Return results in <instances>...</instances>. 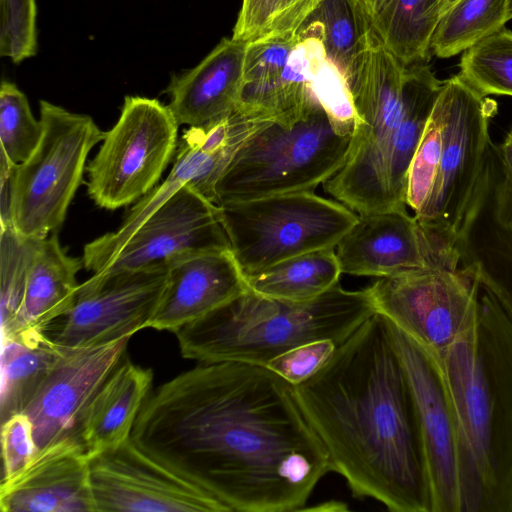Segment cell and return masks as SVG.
<instances>
[{
	"label": "cell",
	"instance_id": "cell-42",
	"mask_svg": "<svg viewBox=\"0 0 512 512\" xmlns=\"http://www.w3.org/2000/svg\"><path fill=\"white\" fill-rule=\"evenodd\" d=\"M371 18L377 14L390 0H361Z\"/></svg>",
	"mask_w": 512,
	"mask_h": 512
},
{
	"label": "cell",
	"instance_id": "cell-5",
	"mask_svg": "<svg viewBox=\"0 0 512 512\" xmlns=\"http://www.w3.org/2000/svg\"><path fill=\"white\" fill-rule=\"evenodd\" d=\"M376 312L368 288L339 284L306 302H287L247 291L175 333L181 355L198 362L266 366L279 354L315 340L340 345Z\"/></svg>",
	"mask_w": 512,
	"mask_h": 512
},
{
	"label": "cell",
	"instance_id": "cell-16",
	"mask_svg": "<svg viewBox=\"0 0 512 512\" xmlns=\"http://www.w3.org/2000/svg\"><path fill=\"white\" fill-rule=\"evenodd\" d=\"M131 337L89 347L59 346L58 358L22 412L32 425L36 455L65 440L80 442L84 414L125 356Z\"/></svg>",
	"mask_w": 512,
	"mask_h": 512
},
{
	"label": "cell",
	"instance_id": "cell-23",
	"mask_svg": "<svg viewBox=\"0 0 512 512\" xmlns=\"http://www.w3.org/2000/svg\"><path fill=\"white\" fill-rule=\"evenodd\" d=\"M242 147L226 143L214 127H189L178 141L174 164L166 179L131 208L114 232L117 235L130 232L186 185L215 203L216 184Z\"/></svg>",
	"mask_w": 512,
	"mask_h": 512
},
{
	"label": "cell",
	"instance_id": "cell-36",
	"mask_svg": "<svg viewBox=\"0 0 512 512\" xmlns=\"http://www.w3.org/2000/svg\"><path fill=\"white\" fill-rule=\"evenodd\" d=\"M311 88L340 131L353 135L356 114L350 87L341 70L327 56H324L316 67Z\"/></svg>",
	"mask_w": 512,
	"mask_h": 512
},
{
	"label": "cell",
	"instance_id": "cell-7",
	"mask_svg": "<svg viewBox=\"0 0 512 512\" xmlns=\"http://www.w3.org/2000/svg\"><path fill=\"white\" fill-rule=\"evenodd\" d=\"M42 137L28 159L14 166L10 216L17 233L42 239L62 227L82 182L88 154L105 132L94 120L41 100Z\"/></svg>",
	"mask_w": 512,
	"mask_h": 512
},
{
	"label": "cell",
	"instance_id": "cell-1",
	"mask_svg": "<svg viewBox=\"0 0 512 512\" xmlns=\"http://www.w3.org/2000/svg\"><path fill=\"white\" fill-rule=\"evenodd\" d=\"M130 439L228 511L304 510L331 471L292 385L262 365L199 362L149 393Z\"/></svg>",
	"mask_w": 512,
	"mask_h": 512
},
{
	"label": "cell",
	"instance_id": "cell-41",
	"mask_svg": "<svg viewBox=\"0 0 512 512\" xmlns=\"http://www.w3.org/2000/svg\"><path fill=\"white\" fill-rule=\"evenodd\" d=\"M497 146L502 166L501 186L503 191L512 198V129Z\"/></svg>",
	"mask_w": 512,
	"mask_h": 512
},
{
	"label": "cell",
	"instance_id": "cell-9",
	"mask_svg": "<svg viewBox=\"0 0 512 512\" xmlns=\"http://www.w3.org/2000/svg\"><path fill=\"white\" fill-rule=\"evenodd\" d=\"M436 105L443 121L438 173L426 207L415 217L430 237L457 249L491 142L489 123L497 103L457 74L443 81Z\"/></svg>",
	"mask_w": 512,
	"mask_h": 512
},
{
	"label": "cell",
	"instance_id": "cell-32",
	"mask_svg": "<svg viewBox=\"0 0 512 512\" xmlns=\"http://www.w3.org/2000/svg\"><path fill=\"white\" fill-rule=\"evenodd\" d=\"M43 125L31 112L27 97L13 83L0 87L1 156L16 166L34 152L42 137Z\"/></svg>",
	"mask_w": 512,
	"mask_h": 512
},
{
	"label": "cell",
	"instance_id": "cell-33",
	"mask_svg": "<svg viewBox=\"0 0 512 512\" xmlns=\"http://www.w3.org/2000/svg\"><path fill=\"white\" fill-rule=\"evenodd\" d=\"M1 330L14 319L25 290L27 272L36 240L11 227L1 228Z\"/></svg>",
	"mask_w": 512,
	"mask_h": 512
},
{
	"label": "cell",
	"instance_id": "cell-24",
	"mask_svg": "<svg viewBox=\"0 0 512 512\" xmlns=\"http://www.w3.org/2000/svg\"><path fill=\"white\" fill-rule=\"evenodd\" d=\"M153 371L123 357L89 404L79 439L89 457L130 439L137 415L150 393Z\"/></svg>",
	"mask_w": 512,
	"mask_h": 512
},
{
	"label": "cell",
	"instance_id": "cell-25",
	"mask_svg": "<svg viewBox=\"0 0 512 512\" xmlns=\"http://www.w3.org/2000/svg\"><path fill=\"white\" fill-rule=\"evenodd\" d=\"M341 274L335 249H327L288 258L244 275L248 290L257 295L306 302L339 284Z\"/></svg>",
	"mask_w": 512,
	"mask_h": 512
},
{
	"label": "cell",
	"instance_id": "cell-20",
	"mask_svg": "<svg viewBox=\"0 0 512 512\" xmlns=\"http://www.w3.org/2000/svg\"><path fill=\"white\" fill-rule=\"evenodd\" d=\"M247 291L245 275L231 249L184 257L169 266L147 328L176 332Z\"/></svg>",
	"mask_w": 512,
	"mask_h": 512
},
{
	"label": "cell",
	"instance_id": "cell-37",
	"mask_svg": "<svg viewBox=\"0 0 512 512\" xmlns=\"http://www.w3.org/2000/svg\"><path fill=\"white\" fill-rule=\"evenodd\" d=\"M338 344L331 339L293 347L270 360L266 367L292 386L313 376L334 354Z\"/></svg>",
	"mask_w": 512,
	"mask_h": 512
},
{
	"label": "cell",
	"instance_id": "cell-2",
	"mask_svg": "<svg viewBox=\"0 0 512 512\" xmlns=\"http://www.w3.org/2000/svg\"><path fill=\"white\" fill-rule=\"evenodd\" d=\"M331 471L391 512H432L420 426L386 319L367 318L309 379L292 386Z\"/></svg>",
	"mask_w": 512,
	"mask_h": 512
},
{
	"label": "cell",
	"instance_id": "cell-12",
	"mask_svg": "<svg viewBox=\"0 0 512 512\" xmlns=\"http://www.w3.org/2000/svg\"><path fill=\"white\" fill-rule=\"evenodd\" d=\"M368 290L376 312L441 358L475 321L481 288L459 266L378 278Z\"/></svg>",
	"mask_w": 512,
	"mask_h": 512
},
{
	"label": "cell",
	"instance_id": "cell-8",
	"mask_svg": "<svg viewBox=\"0 0 512 512\" xmlns=\"http://www.w3.org/2000/svg\"><path fill=\"white\" fill-rule=\"evenodd\" d=\"M219 206L231 251L244 274L305 253L335 249L358 214L315 192H294Z\"/></svg>",
	"mask_w": 512,
	"mask_h": 512
},
{
	"label": "cell",
	"instance_id": "cell-30",
	"mask_svg": "<svg viewBox=\"0 0 512 512\" xmlns=\"http://www.w3.org/2000/svg\"><path fill=\"white\" fill-rule=\"evenodd\" d=\"M509 0H457L440 16L430 51L451 58L499 31L509 20Z\"/></svg>",
	"mask_w": 512,
	"mask_h": 512
},
{
	"label": "cell",
	"instance_id": "cell-31",
	"mask_svg": "<svg viewBox=\"0 0 512 512\" xmlns=\"http://www.w3.org/2000/svg\"><path fill=\"white\" fill-rule=\"evenodd\" d=\"M459 76L483 96H512V31L502 28L463 52Z\"/></svg>",
	"mask_w": 512,
	"mask_h": 512
},
{
	"label": "cell",
	"instance_id": "cell-26",
	"mask_svg": "<svg viewBox=\"0 0 512 512\" xmlns=\"http://www.w3.org/2000/svg\"><path fill=\"white\" fill-rule=\"evenodd\" d=\"M371 27V16L361 0H322L297 34L319 38L327 58L348 79Z\"/></svg>",
	"mask_w": 512,
	"mask_h": 512
},
{
	"label": "cell",
	"instance_id": "cell-43",
	"mask_svg": "<svg viewBox=\"0 0 512 512\" xmlns=\"http://www.w3.org/2000/svg\"><path fill=\"white\" fill-rule=\"evenodd\" d=\"M457 0H444V5H443V12L445 10H447L452 4H454ZM442 12V13H443ZM442 15V14H441Z\"/></svg>",
	"mask_w": 512,
	"mask_h": 512
},
{
	"label": "cell",
	"instance_id": "cell-10",
	"mask_svg": "<svg viewBox=\"0 0 512 512\" xmlns=\"http://www.w3.org/2000/svg\"><path fill=\"white\" fill-rule=\"evenodd\" d=\"M226 249L219 206L186 185L130 232L87 243L82 261L93 273L168 269L184 257Z\"/></svg>",
	"mask_w": 512,
	"mask_h": 512
},
{
	"label": "cell",
	"instance_id": "cell-3",
	"mask_svg": "<svg viewBox=\"0 0 512 512\" xmlns=\"http://www.w3.org/2000/svg\"><path fill=\"white\" fill-rule=\"evenodd\" d=\"M347 81L356 125L323 189L357 214L407 208L408 171L443 82L426 63L405 65L373 25Z\"/></svg>",
	"mask_w": 512,
	"mask_h": 512
},
{
	"label": "cell",
	"instance_id": "cell-11",
	"mask_svg": "<svg viewBox=\"0 0 512 512\" xmlns=\"http://www.w3.org/2000/svg\"><path fill=\"white\" fill-rule=\"evenodd\" d=\"M178 128L168 105L126 96L120 117L105 132L86 167L87 191L101 208L128 206L155 188L178 146Z\"/></svg>",
	"mask_w": 512,
	"mask_h": 512
},
{
	"label": "cell",
	"instance_id": "cell-13",
	"mask_svg": "<svg viewBox=\"0 0 512 512\" xmlns=\"http://www.w3.org/2000/svg\"><path fill=\"white\" fill-rule=\"evenodd\" d=\"M168 269L93 273L79 284L72 308L46 331L60 347L80 348L133 336L147 328Z\"/></svg>",
	"mask_w": 512,
	"mask_h": 512
},
{
	"label": "cell",
	"instance_id": "cell-15",
	"mask_svg": "<svg viewBox=\"0 0 512 512\" xmlns=\"http://www.w3.org/2000/svg\"><path fill=\"white\" fill-rule=\"evenodd\" d=\"M96 512H228L208 493L158 463L131 439L89 457Z\"/></svg>",
	"mask_w": 512,
	"mask_h": 512
},
{
	"label": "cell",
	"instance_id": "cell-39",
	"mask_svg": "<svg viewBox=\"0 0 512 512\" xmlns=\"http://www.w3.org/2000/svg\"><path fill=\"white\" fill-rule=\"evenodd\" d=\"M291 0H242L232 38L250 42L266 34Z\"/></svg>",
	"mask_w": 512,
	"mask_h": 512
},
{
	"label": "cell",
	"instance_id": "cell-27",
	"mask_svg": "<svg viewBox=\"0 0 512 512\" xmlns=\"http://www.w3.org/2000/svg\"><path fill=\"white\" fill-rule=\"evenodd\" d=\"M444 0H390L372 19L384 43L405 65L426 63Z\"/></svg>",
	"mask_w": 512,
	"mask_h": 512
},
{
	"label": "cell",
	"instance_id": "cell-6",
	"mask_svg": "<svg viewBox=\"0 0 512 512\" xmlns=\"http://www.w3.org/2000/svg\"><path fill=\"white\" fill-rule=\"evenodd\" d=\"M351 140L316 98L294 124L273 122L243 145L216 184L215 203L315 192L344 165Z\"/></svg>",
	"mask_w": 512,
	"mask_h": 512
},
{
	"label": "cell",
	"instance_id": "cell-38",
	"mask_svg": "<svg viewBox=\"0 0 512 512\" xmlns=\"http://www.w3.org/2000/svg\"><path fill=\"white\" fill-rule=\"evenodd\" d=\"M1 447V480L14 477L32 462L36 446L31 422L24 413L14 414L1 423Z\"/></svg>",
	"mask_w": 512,
	"mask_h": 512
},
{
	"label": "cell",
	"instance_id": "cell-17",
	"mask_svg": "<svg viewBox=\"0 0 512 512\" xmlns=\"http://www.w3.org/2000/svg\"><path fill=\"white\" fill-rule=\"evenodd\" d=\"M342 273L388 277L409 270L458 268L460 256L423 229L407 208L358 214L335 247Z\"/></svg>",
	"mask_w": 512,
	"mask_h": 512
},
{
	"label": "cell",
	"instance_id": "cell-29",
	"mask_svg": "<svg viewBox=\"0 0 512 512\" xmlns=\"http://www.w3.org/2000/svg\"><path fill=\"white\" fill-rule=\"evenodd\" d=\"M59 354L60 347L49 337L33 345L1 340V423L23 412Z\"/></svg>",
	"mask_w": 512,
	"mask_h": 512
},
{
	"label": "cell",
	"instance_id": "cell-35",
	"mask_svg": "<svg viewBox=\"0 0 512 512\" xmlns=\"http://www.w3.org/2000/svg\"><path fill=\"white\" fill-rule=\"evenodd\" d=\"M36 0H0V55L14 63L35 55Z\"/></svg>",
	"mask_w": 512,
	"mask_h": 512
},
{
	"label": "cell",
	"instance_id": "cell-34",
	"mask_svg": "<svg viewBox=\"0 0 512 512\" xmlns=\"http://www.w3.org/2000/svg\"><path fill=\"white\" fill-rule=\"evenodd\" d=\"M442 131V116L435 102L408 171L406 204L413 210L414 216L422 213L434 188L442 148Z\"/></svg>",
	"mask_w": 512,
	"mask_h": 512
},
{
	"label": "cell",
	"instance_id": "cell-28",
	"mask_svg": "<svg viewBox=\"0 0 512 512\" xmlns=\"http://www.w3.org/2000/svg\"><path fill=\"white\" fill-rule=\"evenodd\" d=\"M299 41L298 34L268 32L247 42L238 111L271 120L274 96Z\"/></svg>",
	"mask_w": 512,
	"mask_h": 512
},
{
	"label": "cell",
	"instance_id": "cell-22",
	"mask_svg": "<svg viewBox=\"0 0 512 512\" xmlns=\"http://www.w3.org/2000/svg\"><path fill=\"white\" fill-rule=\"evenodd\" d=\"M82 267V258L69 256L57 233L37 239L20 307L1 330V340L29 345L45 340L48 328L74 305L79 289L76 275Z\"/></svg>",
	"mask_w": 512,
	"mask_h": 512
},
{
	"label": "cell",
	"instance_id": "cell-21",
	"mask_svg": "<svg viewBox=\"0 0 512 512\" xmlns=\"http://www.w3.org/2000/svg\"><path fill=\"white\" fill-rule=\"evenodd\" d=\"M247 42L224 38L194 68L172 78L166 92L177 123L209 128L238 109Z\"/></svg>",
	"mask_w": 512,
	"mask_h": 512
},
{
	"label": "cell",
	"instance_id": "cell-14",
	"mask_svg": "<svg viewBox=\"0 0 512 512\" xmlns=\"http://www.w3.org/2000/svg\"><path fill=\"white\" fill-rule=\"evenodd\" d=\"M386 322L415 402L431 486L432 512H461L457 426L441 361L398 326L388 319Z\"/></svg>",
	"mask_w": 512,
	"mask_h": 512
},
{
	"label": "cell",
	"instance_id": "cell-4",
	"mask_svg": "<svg viewBox=\"0 0 512 512\" xmlns=\"http://www.w3.org/2000/svg\"><path fill=\"white\" fill-rule=\"evenodd\" d=\"M439 359L457 426L461 512H512V323L488 292Z\"/></svg>",
	"mask_w": 512,
	"mask_h": 512
},
{
	"label": "cell",
	"instance_id": "cell-19",
	"mask_svg": "<svg viewBox=\"0 0 512 512\" xmlns=\"http://www.w3.org/2000/svg\"><path fill=\"white\" fill-rule=\"evenodd\" d=\"M2 512H96L89 456L65 440L34 457L19 474L1 480Z\"/></svg>",
	"mask_w": 512,
	"mask_h": 512
},
{
	"label": "cell",
	"instance_id": "cell-44",
	"mask_svg": "<svg viewBox=\"0 0 512 512\" xmlns=\"http://www.w3.org/2000/svg\"><path fill=\"white\" fill-rule=\"evenodd\" d=\"M508 18H512V0H509V7H508Z\"/></svg>",
	"mask_w": 512,
	"mask_h": 512
},
{
	"label": "cell",
	"instance_id": "cell-18",
	"mask_svg": "<svg viewBox=\"0 0 512 512\" xmlns=\"http://www.w3.org/2000/svg\"><path fill=\"white\" fill-rule=\"evenodd\" d=\"M459 266L499 304L512 323V199L500 189V165L483 166L457 240Z\"/></svg>",
	"mask_w": 512,
	"mask_h": 512
},
{
	"label": "cell",
	"instance_id": "cell-40",
	"mask_svg": "<svg viewBox=\"0 0 512 512\" xmlns=\"http://www.w3.org/2000/svg\"><path fill=\"white\" fill-rule=\"evenodd\" d=\"M322 0H291L268 32L297 34L307 17ZM267 32V33H268Z\"/></svg>",
	"mask_w": 512,
	"mask_h": 512
}]
</instances>
